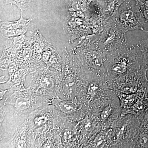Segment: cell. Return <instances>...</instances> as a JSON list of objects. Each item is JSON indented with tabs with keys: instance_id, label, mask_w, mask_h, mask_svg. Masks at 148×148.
Returning <instances> with one entry per match:
<instances>
[{
	"instance_id": "6da1fadb",
	"label": "cell",
	"mask_w": 148,
	"mask_h": 148,
	"mask_svg": "<svg viewBox=\"0 0 148 148\" xmlns=\"http://www.w3.org/2000/svg\"><path fill=\"white\" fill-rule=\"evenodd\" d=\"M105 67L108 77L110 80L144 68L139 51L136 46L127 42L108 53Z\"/></svg>"
},
{
	"instance_id": "7a4b0ae2",
	"label": "cell",
	"mask_w": 148,
	"mask_h": 148,
	"mask_svg": "<svg viewBox=\"0 0 148 148\" xmlns=\"http://www.w3.org/2000/svg\"><path fill=\"white\" fill-rule=\"evenodd\" d=\"M116 95L108 77H89L79 100L88 114Z\"/></svg>"
},
{
	"instance_id": "3957f363",
	"label": "cell",
	"mask_w": 148,
	"mask_h": 148,
	"mask_svg": "<svg viewBox=\"0 0 148 148\" xmlns=\"http://www.w3.org/2000/svg\"><path fill=\"white\" fill-rule=\"evenodd\" d=\"M122 32L145 31L147 22L141 12L137 0H125L110 17Z\"/></svg>"
},
{
	"instance_id": "277c9868",
	"label": "cell",
	"mask_w": 148,
	"mask_h": 148,
	"mask_svg": "<svg viewBox=\"0 0 148 148\" xmlns=\"http://www.w3.org/2000/svg\"><path fill=\"white\" fill-rule=\"evenodd\" d=\"M131 114L121 116L112 123L110 148H127L136 134L141 119Z\"/></svg>"
},
{
	"instance_id": "5b68a950",
	"label": "cell",
	"mask_w": 148,
	"mask_h": 148,
	"mask_svg": "<svg viewBox=\"0 0 148 148\" xmlns=\"http://www.w3.org/2000/svg\"><path fill=\"white\" fill-rule=\"evenodd\" d=\"M147 70L139 71L110 80L113 90L116 95L138 93L148 94V79Z\"/></svg>"
},
{
	"instance_id": "8992f818",
	"label": "cell",
	"mask_w": 148,
	"mask_h": 148,
	"mask_svg": "<svg viewBox=\"0 0 148 148\" xmlns=\"http://www.w3.org/2000/svg\"><path fill=\"white\" fill-rule=\"evenodd\" d=\"M119 99L116 95L106 101L101 107L87 114L92 116L103 127H109L121 116Z\"/></svg>"
},
{
	"instance_id": "52a82bcc",
	"label": "cell",
	"mask_w": 148,
	"mask_h": 148,
	"mask_svg": "<svg viewBox=\"0 0 148 148\" xmlns=\"http://www.w3.org/2000/svg\"><path fill=\"white\" fill-rule=\"evenodd\" d=\"M125 34L109 18L106 20V25L97 44L102 49L108 53L127 42Z\"/></svg>"
},
{
	"instance_id": "ba28073f",
	"label": "cell",
	"mask_w": 148,
	"mask_h": 148,
	"mask_svg": "<svg viewBox=\"0 0 148 148\" xmlns=\"http://www.w3.org/2000/svg\"><path fill=\"white\" fill-rule=\"evenodd\" d=\"M127 148H148V110L141 119L136 134Z\"/></svg>"
},
{
	"instance_id": "9c48e42d",
	"label": "cell",
	"mask_w": 148,
	"mask_h": 148,
	"mask_svg": "<svg viewBox=\"0 0 148 148\" xmlns=\"http://www.w3.org/2000/svg\"><path fill=\"white\" fill-rule=\"evenodd\" d=\"M111 126L103 127L101 131L91 138L86 147L91 148H110L112 142Z\"/></svg>"
},
{
	"instance_id": "30bf717a",
	"label": "cell",
	"mask_w": 148,
	"mask_h": 148,
	"mask_svg": "<svg viewBox=\"0 0 148 148\" xmlns=\"http://www.w3.org/2000/svg\"><path fill=\"white\" fill-rule=\"evenodd\" d=\"M10 97L8 104L12 105L17 112H26L32 110V100H34L32 97L27 96L23 93H14Z\"/></svg>"
},
{
	"instance_id": "8fae6325",
	"label": "cell",
	"mask_w": 148,
	"mask_h": 148,
	"mask_svg": "<svg viewBox=\"0 0 148 148\" xmlns=\"http://www.w3.org/2000/svg\"><path fill=\"white\" fill-rule=\"evenodd\" d=\"M125 0H105L102 1L101 10L102 15L106 20L108 19Z\"/></svg>"
},
{
	"instance_id": "7c38bea8",
	"label": "cell",
	"mask_w": 148,
	"mask_h": 148,
	"mask_svg": "<svg viewBox=\"0 0 148 148\" xmlns=\"http://www.w3.org/2000/svg\"><path fill=\"white\" fill-rule=\"evenodd\" d=\"M39 86L40 87L42 88L45 90L48 91L51 93H55V85L53 79L51 78L50 75H48L47 73L46 74L41 75L39 76L38 82Z\"/></svg>"
},
{
	"instance_id": "4fadbf2b",
	"label": "cell",
	"mask_w": 148,
	"mask_h": 148,
	"mask_svg": "<svg viewBox=\"0 0 148 148\" xmlns=\"http://www.w3.org/2000/svg\"><path fill=\"white\" fill-rule=\"evenodd\" d=\"M136 47L142 56L143 67L148 71V39L140 41Z\"/></svg>"
},
{
	"instance_id": "5bb4252c",
	"label": "cell",
	"mask_w": 148,
	"mask_h": 148,
	"mask_svg": "<svg viewBox=\"0 0 148 148\" xmlns=\"http://www.w3.org/2000/svg\"><path fill=\"white\" fill-rule=\"evenodd\" d=\"M41 113L34 115V118L32 119V126L34 129L36 130L41 129L42 126H44L47 123L48 117L46 115L42 114Z\"/></svg>"
},
{
	"instance_id": "9a60e30c",
	"label": "cell",
	"mask_w": 148,
	"mask_h": 148,
	"mask_svg": "<svg viewBox=\"0 0 148 148\" xmlns=\"http://www.w3.org/2000/svg\"><path fill=\"white\" fill-rule=\"evenodd\" d=\"M32 0H5V4H14L23 11L27 9Z\"/></svg>"
},
{
	"instance_id": "2e32d148",
	"label": "cell",
	"mask_w": 148,
	"mask_h": 148,
	"mask_svg": "<svg viewBox=\"0 0 148 148\" xmlns=\"http://www.w3.org/2000/svg\"><path fill=\"white\" fill-rule=\"evenodd\" d=\"M8 90H4V91H3V90H1V99H3V96L4 94L5 93V92H6V91H8Z\"/></svg>"
},
{
	"instance_id": "e0dca14e",
	"label": "cell",
	"mask_w": 148,
	"mask_h": 148,
	"mask_svg": "<svg viewBox=\"0 0 148 148\" xmlns=\"http://www.w3.org/2000/svg\"><path fill=\"white\" fill-rule=\"evenodd\" d=\"M147 100H148V97L147 98Z\"/></svg>"
}]
</instances>
